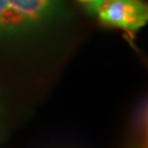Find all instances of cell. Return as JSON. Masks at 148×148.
<instances>
[{"label": "cell", "mask_w": 148, "mask_h": 148, "mask_svg": "<svg viewBox=\"0 0 148 148\" xmlns=\"http://www.w3.org/2000/svg\"><path fill=\"white\" fill-rule=\"evenodd\" d=\"M147 131H148V124H147Z\"/></svg>", "instance_id": "5b68a950"}, {"label": "cell", "mask_w": 148, "mask_h": 148, "mask_svg": "<svg viewBox=\"0 0 148 148\" xmlns=\"http://www.w3.org/2000/svg\"><path fill=\"white\" fill-rule=\"evenodd\" d=\"M146 148H148V147H146Z\"/></svg>", "instance_id": "8992f818"}, {"label": "cell", "mask_w": 148, "mask_h": 148, "mask_svg": "<svg viewBox=\"0 0 148 148\" xmlns=\"http://www.w3.org/2000/svg\"><path fill=\"white\" fill-rule=\"evenodd\" d=\"M104 25L135 33L148 22L146 0H109L97 10Z\"/></svg>", "instance_id": "6da1fadb"}, {"label": "cell", "mask_w": 148, "mask_h": 148, "mask_svg": "<svg viewBox=\"0 0 148 148\" xmlns=\"http://www.w3.org/2000/svg\"><path fill=\"white\" fill-rule=\"evenodd\" d=\"M9 5L19 11L27 22L44 18L52 8L53 0H8Z\"/></svg>", "instance_id": "7a4b0ae2"}, {"label": "cell", "mask_w": 148, "mask_h": 148, "mask_svg": "<svg viewBox=\"0 0 148 148\" xmlns=\"http://www.w3.org/2000/svg\"><path fill=\"white\" fill-rule=\"evenodd\" d=\"M25 23H27V19L12 8L8 0H0V31L11 30Z\"/></svg>", "instance_id": "3957f363"}, {"label": "cell", "mask_w": 148, "mask_h": 148, "mask_svg": "<svg viewBox=\"0 0 148 148\" xmlns=\"http://www.w3.org/2000/svg\"><path fill=\"white\" fill-rule=\"evenodd\" d=\"M79 1L84 2V3H87V5H89L90 9H92V8H93V5H95V3L97 2V0H79Z\"/></svg>", "instance_id": "277c9868"}]
</instances>
